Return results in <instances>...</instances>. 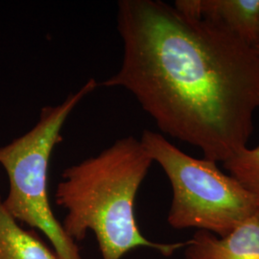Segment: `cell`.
<instances>
[{
    "instance_id": "obj_1",
    "label": "cell",
    "mask_w": 259,
    "mask_h": 259,
    "mask_svg": "<svg viewBox=\"0 0 259 259\" xmlns=\"http://www.w3.org/2000/svg\"><path fill=\"white\" fill-rule=\"evenodd\" d=\"M120 69L103 82L132 93L158 129L224 162L247 148L259 109V54L209 19L160 0H120Z\"/></svg>"
},
{
    "instance_id": "obj_2",
    "label": "cell",
    "mask_w": 259,
    "mask_h": 259,
    "mask_svg": "<svg viewBox=\"0 0 259 259\" xmlns=\"http://www.w3.org/2000/svg\"><path fill=\"white\" fill-rule=\"evenodd\" d=\"M153 162L141 141L127 137L67 167L55 192L56 204L66 210V234L77 243L93 232L102 259H122L141 247L166 257L185 249L187 242H153L139 230L136 199Z\"/></svg>"
},
{
    "instance_id": "obj_3",
    "label": "cell",
    "mask_w": 259,
    "mask_h": 259,
    "mask_svg": "<svg viewBox=\"0 0 259 259\" xmlns=\"http://www.w3.org/2000/svg\"><path fill=\"white\" fill-rule=\"evenodd\" d=\"M98 87L88 80L64 102L45 107L37 124L25 135L0 148V164L9 179L3 204L19 223L41 232L60 259H83L81 249L65 232L52 210L48 195V168L62 130L70 113Z\"/></svg>"
},
{
    "instance_id": "obj_4",
    "label": "cell",
    "mask_w": 259,
    "mask_h": 259,
    "mask_svg": "<svg viewBox=\"0 0 259 259\" xmlns=\"http://www.w3.org/2000/svg\"><path fill=\"white\" fill-rule=\"evenodd\" d=\"M140 141L172 187L168 224L224 237L259 210L257 200L207 158L191 157L162 135L145 130Z\"/></svg>"
},
{
    "instance_id": "obj_5",
    "label": "cell",
    "mask_w": 259,
    "mask_h": 259,
    "mask_svg": "<svg viewBox=\"0 0 259 259\" xmlns=\"http://www.w3.org/2000/svg\"><path fill=\"white\" fill-rule=\"evenodd\" d=\"M185 259H259V210L224 237L197 231L185 247Z\"/></svg>"
},
{
    "instance_id": "obj_6",
    "label": "cell",
    "mask_w": 259,
    "mask_h": 259,
    "mask_svg": "<svg viewBox=\"0 0 259 259\" xmlns=\"http://www.w3.org/2000/svg\"><path fill=\"white\" fill-rule=\"evenodd\" d=\"M201 18L220 24L250 47L258 44L259 0H199Z\"/></svg>"
},
{
    "instance_id": "obj_7",
    "label": "cell",
    "mask_w": 259,
    "mask_h": 259,
    "mask_svg": "<svg viewBox=\"0 0 259 259\" xmlns=\"http://www.w3.org/2000/svg\"><path fill=\"white\" fill-rule=\"evenodd\" d=\"M0 259H60L34 231L11 216L0 195Z\"/></svg>"
},
{
    "instance_id": "obj_8",
    "label": "cell",
    "mask_w": 259,
    "mask_h": 259,
    "mask_svg": "<svg viewBox=\"0 0 259 259\" xmlns=\"http://www.w3.org/2000/svg\"><path fill=\"white\" fill-rule=\"evenodd\" d=\"M225 169L259 204V145L255 148L243 149L223 162Z\"/></svg>"
},
{
    "instance_id": "obj_9",
    "label": "cell",
    "mask_w": 259,
    "mask_h": 259,
    "mask_svg": "<svg viewBox=\"0 0 259 259\" xmlns=\"http://www.w3.org/2000/svg\"><path fill=\"white\" fill-rule=\"evenodd\" d=\"M255 48V50L257 51V53L259 54V46H256V47H254Z\"/></svg>"
},
{
    "instance_id": "obj_10",
    "label": "cell",
    "mask_w": 259,
    "mask_h": 259,
    "mask_svg": "<svg viewBox=\"0 0 259 259\" xmlns=\"http://www.w3.org/2000/svg\"><path fill=\"white\" fill-rule=\"evenodd\" d=\"M257 46H259V31H258V44H257Z\"/></svg>"
}]
</instances>
